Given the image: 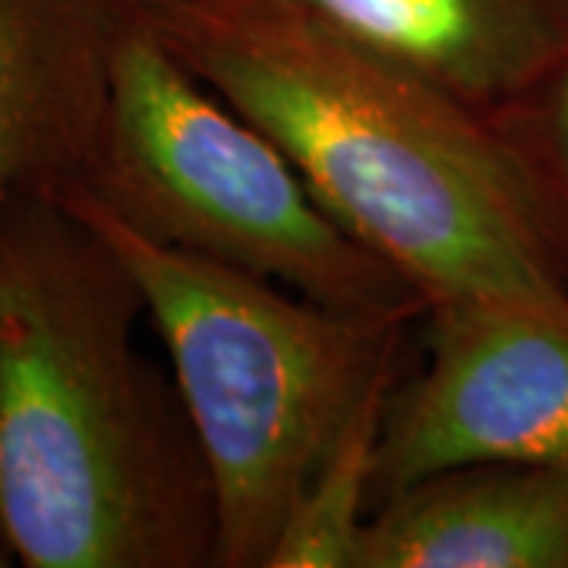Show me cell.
I'll return each mask as SVG.
<instances>
[{"label":"cell","mask_w":568,"mask_h":568,"mask_svg":"<svg viewBox=\"0 0 568 568\" xmlns=\"http://www.w3.org/2000/svg\"><path fill=\"white\" fill-rule=\"evenodd\" d=\"M140 282L77 209H0V530L26 568H215L219 503Z\"/></svg>","instance_id":"6da1fadb"},{"label":"cell","mask_w":568,"mask_h":568,"mask_svg":"<svg viewBox=\"0 0 568 568\" xmlns=\"http://www.w3.org/2000/svg\"><path fill=\"white\" fill-rule=\"evenodd\" d=\"M429 304H568L487 118L291 0H136Z\"/></svg>","instance_id":"7a4b0ae2"},{"label":"cell","mask_w":568,"mask_h":568,"mask_svg":"<svg viewBox=\"0 0 568 568\" xmlns=\"http://www.w3.org/2000/svg\"><path fill=\"white\" fill-rule=\"evenodd\" d=\"M121 253L145 297L219 503V566L265 568L306 477L426 310H335L142 237L89 186L58 196Z\"/></svg>","instance_id":"3957f363"},{"label":"cell","mask_w":568,"mask_h":568,"mask_svg":"<svg viewBox=\"0 0 568 568\" xmlns=\"http://www.w3.org/2000/svg\"><path fill=\"white\" fill-rule=\"evenodd\" d=\"M89 193L142 237L354 313L426 310L310 190L265 130L203 82L130 0Z\"/></svg>","instance_id":"277c9868"},{"label":"cell","mask_w":568,"mask_h":568,"mask_svg":"<svg viewBox=\"0 0 568 568\" xmlns=\"http://www.w3.org/2000/svg\"><path fill=\"white\" fill-rule=\"evenodd\" d=\"M426 364L392 388L376 506L448 467H568V304H429Z\"/></svg>","instance_id":"5b68a950"},{"label":"cell","mask_w":568,"mask_h":568,"mask_svg":"<svg viewBox=\"0 0 568 568\" xmlns=\"http://www.w3.org/2000/svg\"><path fill=\"white\" fill-rule=\"evenodd\" d=\"M130 0H0V209L89 181Z\"/></svg>","instance_id":"8992f818"},{"label":"cell","mask_w":568,"mask_h":568,"mask_svg":"<svg viewBox=\"0 0 568 568\" xmlns=\"http://www.w3.org/2000/svg\"><path fill=\"white\" fill-rule=\"evenodd\" d=\"M357 568H568V467L439 470L373 508Z\"/></svg>","instance_id":"52a82bcc"},{"label":"cell","mask_w":568,"mask_h":568,"mask_svg":"<svg viewBox=\"0 0 568 568\" xmlns=\"http://www.w3.org/2000/svg\"><path fill=\"white\" fill-rule=\"evenodd\" d=\"M487 118L568 54V0H291Z\"/></svg>","instance_id":"ba28073f"},{"label":"cell","mask_w":568,"mask_h":568,"mask_svg":"<svg viewBox=\"0 0 568 568\" xmlns=\"http://www.w3.org/2000/svg\"><path fill=\"white\" fill-rule=\"evenodd\" d=\"M398 366L383 373L320 465L306 477L301 496L284 518L265 568H357L373 508L379 443Z\"/></svg>","instance_id":"9c48e42d"},{"label":"cell","mask_w":568,"mask_h":568,"mask_svg":"<svg viewBox=\"0 0 568 568\" xmlns=\"http://www.w3.org/2000/svg\"><path fill=\"white\" fill-rule=\"evenodd\" d=\"M521 203L568 294V54L487 114Z\"/></svg>","instance_id":"30bf717a"},{"label":"cell","mask_w":568,"mask_h":568,"mask_svg":"<svg viewBox=\"0 0 568 568\" xmlns=\"http://www.w3.org/2000/svg\"><path fill=\"white\" fill-rule=\"evenodd\" d=\"M7 566H17V556H13V549L7 544V537H3V530H0V568Z\"/></svg>","instance_id":"8fae6325"}]
</instances>
